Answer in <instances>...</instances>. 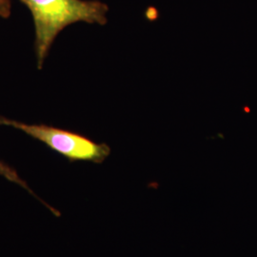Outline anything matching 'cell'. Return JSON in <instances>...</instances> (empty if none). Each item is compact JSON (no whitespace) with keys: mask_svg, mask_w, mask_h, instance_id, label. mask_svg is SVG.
I'll return each instance as SVG.
<instances>
[{"mask_svg":"<svg viewBox=\"0 0 257 257\" xmlns=\"http://www.w3.org/2000/svg\"><path fill=\"white\" fill-rule=\"evenodd\" d=\"M0 125L19 128L28 136L43 142L71 162L86 161L101 164L110 155V146L106 143H96L70 131L47 125H29L5 117H0Z\"/></svg>","mask_w":257,"mask_h":257,"instance_id":"7a4b0ae2","label":"cell"},{"mask_svg":"<svg viewBox=\"0 0 257 257\" xmlns=\"http://www.w3.org/2000/svg\"><path fill=\"white\" fill-rule=\"evenodd\" d=\"M11 14V1L0 0V18L7 19Z\"/></svg>","mask_w":257,"mask_h":257,"instance_id":"277c9868","label":"cell"},{"mask_svg":"<svg viewBox=\"0 0 257 257\" xmlns=\"http://www.w3.org/2000/svg\"><path fill=\"white\" fill-rule=\"evenodd\" d=\"M0 175H2L3 177H5L6 179H8L11 182H14V183L18 184L19 186H21L22 188H24L25 190H27L30 193H33L36 196V194L33 193L32 190L29 188L27 183L18 175L17 171L14 170L12 167H10L8 164L4 163L1 160H0Z\"/></svg>","mask_w":257,"mask_h":257,"instance_id":"3957f363","label":"cell"},{"mask_svg":"<svg viewBox=\"0 0 257 257\" xmlns=\"http://www.w3.org/2000/svg\"><path fill=\"white\" fill-rule=\"evenodd\" d=\"M30 10L36 29L37 67L41 69L55 37L76 22L105 25L109 7L97 0H20Z\"/></svg>","mask_w":257,"mask_h":257,"instance_id":"6da1fadb","label":"cell"}]
</instances>
